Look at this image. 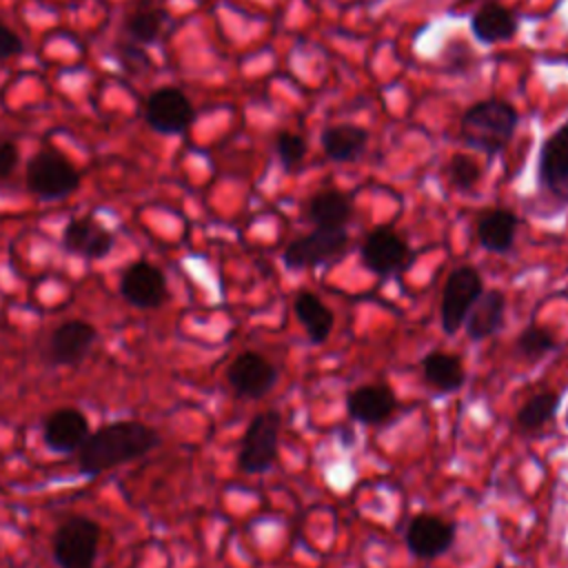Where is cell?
I'll return each instance as SVG.
<instances>
[{
    "label": "cell",
    "mask_w": 568,
    "mask_h": 568,
    "mask_svg": "<svg viewBox=\"0 0 568 568\" xmlns=\"http://www.w3.org/2000/svg\"><path fill=\"white\" fill-rule=\"evenodd\" d=\"M160 444L158 433L142 422H111L89 433L78 453L84 475H100L120 464L144 457Z\"/></svg>",
    "instance_id": "6da1fadb"
},
{
    "label": "cell",
    "mask_w": 568,
    "mask_h": 568,
    "mask_svg": "<svg viewBox=\"0 0 568 568\" xmlns=\"http://www.w3.org/2000/svg\"><path fill=\"white\" fill-rule=\"evenodd\" d=\"M517 122L519 113L513 104L497 98L479 100L462 115L459 135L464 144L493 158L506 149L517 129Z\"/></svg>",
    "instance_id": "7a4b0ae2"
},
{
    "label": "cell",
    "mask_w": 568,
    "mask_h": 568,
    "mask_svg": "<svg viewBox=\"0 0 568 568\" xmlns=\"http://www.w3.org/2000/svg\"><path fill=\"white\" fill-rule=\"evenodd\" d=\"M280 428H282V417L277 410H262L248 422L242 435L240 455H237V466L242 473L260 475L275 464L277 446H280Z\"/></svg>",
    "instance_id": "3957f363"
},
{
    "label": "cell",
    "mask_w": 568,
    "mask_h": 568,
    "mask_svg": "<svg viewBox=\"0 0 568 568\" xmlns=\"http://www.w3.org/2000/svg\"><path fill=\"white\" fill-rule=\"evenodd\" d=\"M100 526L91 517L75 515L53 532V559L60 568H93L100 546Z\"/></svg>",
    "instance_id": "277c9868"
},
{
    "label": "cell",
    "mask_w": 568,
    "mask_h": 568,
    "mask_svg": "<svg viewBox=\"0 0 568 568\" xmlns=\"http://www.w3.org/2000/svg\"><path fill=\"white\" fill-rule=\"evenodd\" d=\"M27 186L40 200H60L80 184L78 169L55 149L38 151L27 164Z\"/></svg>",
    "instance_id": "5b68a950"
},
{
    "label": "cell",
    "mask_w": 568,
    "mask_h": 568,
    "mask_svg": "<svg viewBox=\"0 0 568 568\" xmlns=\"http://www.w3.org/2000/svg\"><path fill=\"white\" fill-rule=\"evenodd\" d=\"M484 293V280L479 271L470 264L457 266L448 273L444 288H442V306H439V320L442 331L446 335H455L464 322L473 304Z\"/></svg>",
    "instance_id": "8992f818"
},
{
    "label": "cell",
    "mask_w": 568,
    "mask_h": 568,
    "mask_svg": "<svg viewBox=\"0 0 568 568\" xmlns=\"http://www.w3.org/2000/svg\"><path fill=\"white\" fill-rule=\"evenodd\" d=\"M362 264L377 277L404 273L415 262V251L390 226H375L362 242Z\"/></svg>",
    "instance_id": "52a82bcc"
},
{
    "label": "cell",
    "mask_w": 568,
    "mask_h": 568,
    "mask_svg": "<svg viewBox=\"0 0 568 568\" xmlns=\"http://www.w3.org/2000/svg\"><path fill=\"white\" fill-rule=\"evenodd\" d=\"M348 231L346 229H315L297 240H293L284 248V266L293 271L315 268L328 262L339 260L348 248Z\"/></svg>",
    "instance_id": "ba28073f"
},
{
    "label": "cell",
    "mask_w": 568,
    "mask_h": 568,
    "mask_svg": "<svg viewBox=\"0 0 568 568\" xmlns=\"http://www.w3.org/2000/svg\"><path fill=\"white\" fill-rule=\"evenodd\" d=\"M455 524L430 513L415 515L404 535L410 555L422 561H433L446 555L455 546Z\"/></svg>",
    "instance_id": "9c48e42d"
},
{
    "label": "cell",
    "mask_w": 568,
    "mask_h": 568,
    "mask_svg": "<svg viewBox=\"0 0 568 568\" xmlns=\"http://www.w3.org/2000/svg\"><path fill=\"white\" fill-rule=\"evenodd\" d=\"M95 326L84 320H67L53 328L44 344V359L51 366H73L87 357L95 342Z\"/></svg>",
    "instance_id": "30bf717a"
},
{
    "label": "cell",
    "mask_w": 568,
    "mask_h": 568,
    "mask_svg": "<svg viewBox=\"0 0 568 568\" xmlns=\"http://www.w3.org/2000/svg\"><path fill=\"white\" fill-rule=\"evenodd\" d=\"M277 368L264 355L255 351L240 353L226 371L229 386L235 390L237 397L244 399H260L277 384Z\"/></svg>",
    "instance_id": "8fae6325"
},
{
    "label": "cell",
    "mask_w": 568,
    "mask_h": 568,
    "mask_svg": "<svg viewBox=\"0 0 568 568\" xmlns=\"http://www.w3.org/2000/svg\"><path fill=\"white\" fill-rule=\"evenodd\" d=\"M193 115L195 113H193L191 100L180 89H173V87L151 93L144 106V118L149 126L166 135L186 131L193 122Z\"/></svg>",
    "instance_id": "7c38bea8"
},
{
    "label": "cell",
    "mask_w": 568,
    "mask_h": 568,
    "mask_svg": "<svg viewBox=\"0 0 568 568\" xmlns=\"http://www.w3.org/2000/svg\"><path fill=\"white\" fill-rule=\"evenodd\" d=\"M120 295L135 308H158L166 300V277L151 262H133L122 273Z\"/></svg>",
    "instance_id": "4fadbf2b"
},
{
    "label": "cell",
    "mask_w": 568,
    "mask_h": 568,
    "mask_svg": "<svg viewBox=\"0 0 568 568\" xmlns=\"http://www.w3.org/2000/svg\"><path fill=\"white\" fill-rule=\"evenodd\" d=\"M539 182L550 195L568 202V122L548 135L541 146Z\"/></svg>",
    "instance_id": "5bb4252c"
},
{
    "label": "cell",
    "mask_w": 568,
    "mask_h": 568,
    "mask_svg": "<svg viewBox=\"0 0 568 568\" xmlns=\"http://www.w3.org/2000/svg\"><path fill=\"white\" fill-rule=\"evenodd\" d=\"M89 437V422L82 410L73 406L55 408L47 415L42 424V439L53 453H71L80 450L84 439Z\"/></svg>",
    "instance_id": "9a60e30c"
},
{
    "label": "cell",
    "mask_w": 568,
    "mask_h": 568,
    "mask_svg": "<svg viewBox=\"0 0 568 568\" xmlns=\"http://www.w3.org/2000/svg\"><path fill=\"white\" fill-rule=\"evenodd\" d=\"M395 408H397L395 393L384 382L364 384V386L351 390L346 397L348 417L359 424H368V426L384 424L395 413Z\"/></svg>",
    "instance_id": "2e32d148"
},
{
    "label": "cell",
    "mask_w": 568,
    "mask_h": 568,
    "mask_svg": "<svg viewBox=\"0 0 568 568\" xmlns=\"http://www.w3.org/2000/svg\"><path fill=\"white\" fill-rule=\"evenodd\" d=\"M62 246L73 255L98 260L111 251L113 233L89 215L75 217L62 231Z\"/></svg>",
    "instance_id": "e0dca14e"
},
{
    "label": "cell",
    "mask_w": 568,
    "mask_h": 568,
    "mask_svg": "<svg viewBox=\"0 0 568 568\" xmlns=\"http://www.w3.org/2000/svg\"><path fill=\"white\" fill-rule=\"evenodd\" d=\"M506 317V295L499 288L484 291L466 315V335L473 342H484L499 333Z\"/></svg>",
    "instance_id": "ac0fdd59"
},
{
    "label": "cell",
    "mask_w": 568,
    "mask_h": 568,
    "mask_svg": "<svg viewBox=\"0 0 568 568\" xmlns=\"http://www.w3.org/2000/svg\"><path fill=\"white\" fill-rule=\"evenodd\" d=\"M306 217L315 229H346L353 217V197L337 189H324L308 200Z\"/></svg>",
    "instance_id": "d6986e66"
},
{
    "label": "cell",
    "mask_w": 568,
    "mask_h": 568,
    "mask_svg": "<svg viewBox=\"0 0 568 568\" xmlns=\"http://www.w3.org/2000/svg\"><path fill=\"white\" fill-rule=\"evenodd\" d=\"M517 16L497 2H486L470 18V31L484 44L510 40L517 33Z\"/></svg>",
    "instance_id": "ffe728a7"
},
{
    "label": "cell",
    "mask_w": 568,
    "mask_h": 568,
    "mask_svg": "<svg viewBox=\"0 0 568 568\" xmlns=\"http://www.w3.org/2000/svg\"><path fill=\"white\" fill-rule=\"evenodd\" d=\"M519 217L510 209H490L477 220V240L490 253H508L515 244Z\"/></svg>",
    "instance_id": "44dd1931"
},
{
    "label": "cell",
    "mask_w": 568,
    "mask_h": 568,
    "mask_svg": "<svg viewBox=\"0 0 568 568\" xmlns=\"http://www.w3.org/2000/svg\"><path fill=\"white\" fill-rule=\"evenodd\" d=\"M422 375L424 382L439 393H455L466 382V368L462 357L444 351H430L422 359Z\"/></svg>",
    "instance_id": "7402d4cb"
},
{
    "label": "cell",
    "mask_w": 568,
    "mask_h": 568,
    "mask_svg": "<svg viewBox=\"0 0 568 568\" xmlns=\"http://www.w3.org/2000/svg\"><path fill=\"white\" fill-rule=\"evenodd\" d=\"M293 311L297 322L306 331V337L311 339V344L320 346L328 339V335L333 333L335 317H333V311L313 291L297 293Z\"/></svg>",
    "instance_id": "603a6c76"
},
{
    "label": "cell",
    "mask_w": 568,
    "mask_h": 568,
    "mask_svg": "<svg viewBox=\"0 0 568 568\" xmlns=\"http://www.w3.org/2000/svg\"><path fill=\"white\" fill-rule=\"evenodd\" d=\"M320 142L333 162H353L366 151L368 131L355 124H333L322 131Z\"/></svg>",
    "instance_id": "cb8c5ba5"
},
{
    "label": "cell",
    "mask_w": 568,
    "mask_h": 568,
    "mask_svg": "<svg viewBox=\"0 0 568 568\" xmlns=\"http://www.w3.org/2000/svg\"><path fill=\"white\" fill-rule=\"evenodd\" d=\"M559 408V395L555 390H544L532 395L524 406L517 410V426L524 433H535L544 428Z\"/></svg>",
    "instance_id": "d4e9b609"
},
{
    "label": "cell",
    "mask_w": 568,
    "mask_h": 568,
    "mask_svg": "<svg viewBox=\"0 0 568 568\" xmlns=\"http://www.w3.org/2000/svg\"><path fill=\"white\" fill-rule=\"evenodd\" d=\"M515 348L521 357H526L528 362H537L541 357H546L548 353L557 351V337L548 331L541 328L537 324H528L515 339Z\"/></svg>",
    "instance_id": "484cf974"
},
{
    "label": "cell",
    "mask_w": 568,
    "mask_h": 568,
    "mask_svg": "<svg viewBox=\"0 0 568 568\" xmlns=\"http://www.w3.org/2000/svg\"><path fill=\"white\" fill-rule=\"evenodd\" d=\"M448 180H450V186L459 193L473 191L481 180V166L473 155L457 153L448 162Z\"/></svg>",
    "instance_id": "4316f807"
},
{
    "label": "cell",
    "mask_w": 568,
    "mask_h": 568,
    "mask_svg": "<svg viewBox=\"0 0 568 568\" xmlns=\"http://www.w3.org/2000/svg\"><path fill=\"white\" fill-rule=\"evenodd\" d=\"M162 16L153 9H140L126 20V33L138 42H153L160 33Z\"/></svg>",
    "instance_id": "83f0119b"
},
{
    "label": "cell",
    "mask_w": 568,
    "mask_h": 568,
    "mask_svg": "<svg viewBox=\"0 0 568 568\" xmlns=\"http://www.w3.org/2000/svg\"><path fill=\"white\" fill-rule=\"evenodd\" d=\"M275 151H277V158L280 162L286 166V169H293L297 166L304 155H306V142L302 135L297 133H291V131H282L277 133L275 138Z\"/></svg>",
    "instance_id": "f1b7e54d"
},
{
    "label": "cell",
    "mask_w": 568,
    "mask_h": 568,
    "mask_svg": "<svg viewBox=\"0 0 568 568\" xmlns=\"http://www.w3.org/2000/svg\"><path fill=\"white\" fill-rule=\"evenodd\" d=\"M22 51V40L0 20V60L13 58Z\"/></svg>",
    "instance_id": "f546056e"
},
{
    "label": "cell",
    "mask_w": 568,
    "mask_h": 568,
    "mask_svg": "<svg viewBox=\"0 0 568 568\" xmlns=\"http://www.w3.org/2000/svg\"><path fill=\"white\" fill-rule=\"evenodd\" d=\"M16 162H18L16 144L0 140V180H4L16 169Z\"/></svg>",
    "instance_id": "4dcf8cb0"
},
{
    "label": "cell",
    "mask_w": 568,
    "mask_h": 568,
    "mask_svg": "<svg viewBox=\"0 0 568 568\" xmlns=\"http://www.w3.org/2000/svg\"><path fill=\"white\" fill-rule=\"evenodd\" d=\"M462 2H475V0H462Z\"/></svg>",
    "instance_id": "1f68e13d"
}]
</instances>
